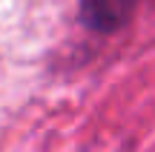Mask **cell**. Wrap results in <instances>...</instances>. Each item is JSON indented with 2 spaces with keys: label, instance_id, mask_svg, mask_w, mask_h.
<instances>
[{
  "label": "cell",
  "instance_id": "obj_1",
  "mask_svg": "<svg viewBox=\"0 0 155 152\" xmlns=\"http://www.w3.org/2000/svg\"><path fill=\"white\" fill-rule=\"evenodd\" d=\"M138 0H81V20L92 32L112 34L132 20Z\"/></svg>",
  "mask_w": 155,
  "mask_h": 152
},
{
  "label": "cell",
  "instance_id": "obj_2",
  "mask_svg": "<svg viewBox=\"0 0 155 152\" xmlns=\"http://www.w3.org/2000/svg\"><path fill=\"white\" fill-rule=\"evenodd\" d=\"M152 3H155V0H152Z\"/></svg>",
  "mask_w": 155,
  "mask_h": 152
}]
</instances>
